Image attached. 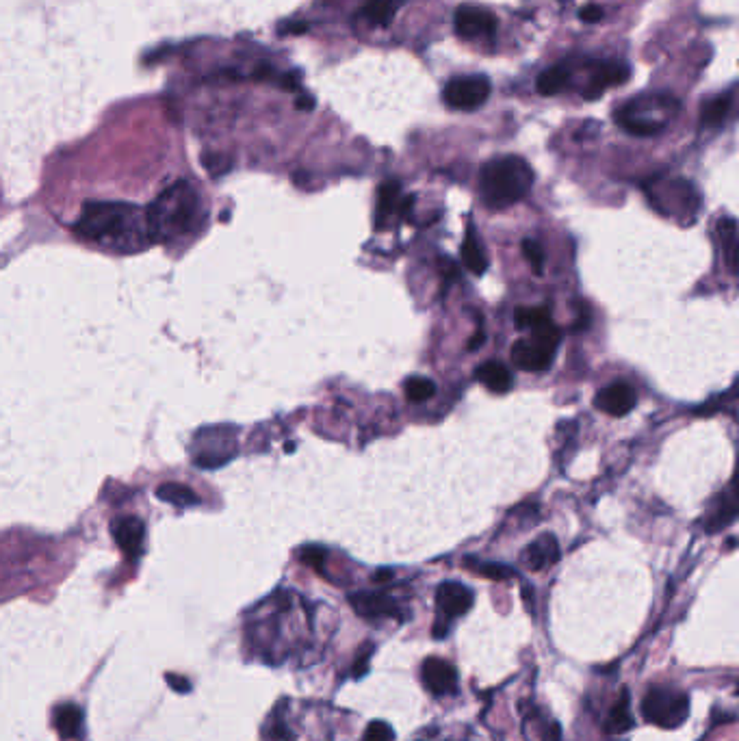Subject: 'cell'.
<instances>
[{
    "label": "cell",
    "mask_w": 739,
    "mask_h": 741,
    "mask_svg": "<svg viewBox=\"0 0 739 741\" xmlns=\"http://www.w3.org/2000/svg\"><path fill=\"white\" fill-rule=\"evenodd\" d=\"M299 558H302L304 564L313 566V568H316V570H324L327 553L321 547H306L302 553H299Z\"/></svg>",
    "instance_id": "32"
},
{
    "label": "cell",
    "mask_w": 739,
    "mask_h": 741,
    "mask_svg": "<svg viewBox=\"0 0 739 741\" xmlns=\"http://www.w3.org/2000/svg\"><path fill=\"white\" fill-rule=\"evenodd\" d=\"M235 455V438L228 427H209L195 436L193 464L200 469H219Z\"/></svg>",
    "instance_id": "7"
},
{
    "label": "cell",
    "mask_w": 739,
    "mask_h": 741,
    "mask_svg": "<svg viewBox=\"0 0 739 741\" xmlns=\"http://www.w3.org/2000/svg\"><path fill=\"white\" fill-rule=\"evenodd\" d=\"M570 81H573V66L568 61H564L542 72L538 76L536 87L542 96H557V94H562L568 87Z\"/></svg>",
    "instance_id": "19"
},
{
    "label": "cell",
    "mask_w": 739,
    "mask_h": 741,
    "mask_svg": "<svg viewBox=\"0 0 739 741\" xmlns=\"http://www.w3.org/2000/svg\"><path fill=\"white\" fill-rule=\"evenodd\" d=\"M432 633H434L436 639H445L447 633H449V620H447V618L438 616V620L434 624V631H432Z\"/></svg>",
    "instance_id": "39"
},
{
    "label": "cell",
    "mask_w": 739,
    "mask_h": 741,
    "mask_svg": "<svg viewBox=\"0 0 739 741\" xmlns=\"http://www.w3.org/2000/svg\"><path fill=\"white\" fill-rule=\"evenodd\" d=\"M404 3L405 0H367V4L362 7V18L369 20L373 26L387 29L399 9L404 7Z\"/></svg>",
    "instance_id": "21"
},
{
    "label": "cell",
    "mask_w": 739,
    "mask_h": 741,
    "mask_svg": "<svg viewBox=\"0 0 739 741\" xmlns=\"http://www.w3.org/2000/svg\"><path fill=\"white\" fill-rule=\"evenodd\" d=\"M642 716L659 728H679L690 716V696L668 685H654L642 701Z\"/></svg>",
    "instance_id": "6"
},
{
    "label": "cell",
    "mask_w": 739,
    "mask_h": 741,
    "mask_svg": "<svg viewBox=\"0 0 739 741\" xmlns=\"http://www.w3.org/2000/svg\"><path fill=\"white\" fill-rule=\"evenodd\" d=\"M395 737L393 728L387 722H371L364 730V741H390Z\"/></svg>",
    "instance_id": "31"
},
{
    "label": "cell",
    "mask_w": 739,
    "mask_h": 741,
    "mask_svg": "<svg viewBox=\"0 0 739 741\" xmlns=\"http://www.w3.org/2000/svg\"><path fill=\"white\" fill-rule=\"evenodd\" d=\"M156 496L161 501L170 503V505H176V507H193L200 503V496L195 495V492L189 488V486H183V484H163L156 488Z\"/></svg>",
    "instance_id": "24"
},
{
    "label": "cell",
    "mask_w": 739,
    "mask_h": 741,
    "mask_svg": "<svg viewBox=\"0 0 739 741\" xmlns=\"http://www.w3.org/2000/svg\"><path fill=\"white\" fill-rule=\"evenodd\" d=\"M401 200V187L397 180H388L379 187V198H378V226H384V219L397 209Z\"/></svg>",
    "instance_id": "25"
},
{
    "label": "cell",
    "mask_w": 739,
    "mask_h": 741,
    "mask_svg": "<svg viewBox=\"0 0 739 741\" xmlns=\"http://www.w3.org/2000/svg\"><path fill=\"white\" fill-rule=\"evenodd\" d=\"M633 727V718L629 713V693H622L620 702H616L607 718V733H627Z\"/></svg>",
    "instance_id": "26"
},
{
    "label": "cell",
    "mask_w": 739,
    "mask_h": 741,
    "mask_svg": "<svg viewBox=\"0 0 739 741\" xmlns=\"http://www.w3.org/2000/svg\"><path fill=\"white\" fill-rule=\"evenodd\" d=\"M421 679H423V685L427 687V692H432L434 696H449V693L456 692L458 687V672L451 664L441 657H430L423 661V668H421Z\"/></svg>",
    "instance_id": "12"
},
{
    "label": "cell",
    "mask_w": 739,
    "mask_h": 741,
    "mask_svg": "<svg viewBox=\"0 0 739 741\" xmlns=\"http://www.w3.org/2000/svg\"><path fill=\"white\" fill-rule=\"evenodd\" d=\"M74 232L83 241L118 254L141 252L152 243L146 209L124 202L85 204Z\"/></svg>",
    "instance_id": "1"
},
{
    "label": "cell",
    "mask_w": 739,
    "mask_h": 741,
    "mask_svg": "<svg viewBox=\"0 0 739 741\" xmlns=\"http://www.w3.org/2000/svg\"><path fill=\"white\" fill-rule=\"evenodd\" d=\"M651 195H666L668 206H663L662 213L668 217L677 215H694L699 210V193L694 192L690 183L685 180H672L663 187V192H651Z\"/></svg>",
    "instance_id": "15"
},
{
    "label": "cell",
    "mask_w": 739,
    "mask_h": 741,
    "mask_svg": "<svg viewBox=\"0 0 739 741\" xmlns=\"http://www.w3.org/2000/svg\"><path fill=\"white\" fill-rule=\"evenodd\" d=\"M530 338H521L512 347V362L527 373H542L553 364L556 349L559 345V330L551 323L530 330Z\"/></svg>",
    "instance_id": "5"
},
{
    "label": "cell",
    "mask_w": 739,
    "mask_h": 741,
    "mask_svg": "<svg viewBox=\"0 0 739 741\" xmlns=\"http://www.w3.org/2000/svg\"><path fill=\"white\" fill-rule=\"evenodd\" d=\"M113 538L118 547L130 562H135L144 550V538L146 527L139 518L135 516H121L113 521Z\"/></svg>",
    "instance_id": "14"
},
{
    "label": "cell",
    "mask_w": 739,
    "mask_h": 741,
    "mask_svg": "<svg viewBox=\"0 0 739 741\" xmlns=\"http://www.w3.org/2000/svg\"><path fill=\"white\" fill-rule=\"evenodd\" d=\"M559 559V544L556 536H540L538 540H533V542L522 550V566L525 568L533 570V573H538V570H545L548 566H556Z\"/></svg>",
    "instance_id": "17"
},
{
    "label": "cell",
    "mask_w": 739,
    "mask_h": 741,
    "mask_svg": "<svg viewBox=\"0 0 739 741\" xmlns=\"http://www.w3.org/2000/svg\"><path fill=\"white\" fill-rule=\"evenodd\" d=\"M295 107L299 111H313L315 109V98L308 96V94H302V96L298 98V103H295Z\"/></svg>",
    "instance_id": "40"
},
{
    "label": "cell",
    "mask_w": 739,
    "mask_h": 741,
    "mask_svg": "<svg viewBox=\"0 0 739 741\" xmlns=\"http://www.w3.org/2000/svg\"><path fill=\"white\" fill-rule=\"evenodd\" d=\"M167 679V685L172 687L174 692H178V693H187V692H191V683H189L187 679H184V676H181V674H167L165 676Z\"/></svg>",
    "instance_id": "36"
},
{
    "label": "cell",
    "mask_w": 739,
    "mask_h": 741,
    "mask_svg": "<svg viewBox=\"0 0 739 741\" xmlns=\"http://www.w3.org/2000/svg\"><path fill=\"white\" fill-rule=\"evenodd\" d=\"M516 321L525 330H536V327L551 323V315L547 308H521L516 312Z\"/></svg>",
    "instance_id": "29"
},
{
    "label": "cell",
    "mask_w": 739,
    "mask_h": 741,
    "mask_svg": "<svg viewBox=\"0 0 739 741\" xmlns=\"http://www.w3.org/2000/svg\"><path fill=\"white\" fill-rule=\"evenodd\" d=\"M637 404L636 390L627 382H614L596 395L594 406L610 416H627Z\"/></svg>",
    "instance_id": "13"
},
{
    "label": "cell",
    "mask_w": 739,
    "mask_h": 741,
    "mask_svg": "<svg viewBox=\"0 0 739 741\" xmlns=\"http://www.w3.org/2000/svg\"><path fill=\"white\" fill-rule=\"evenodd\" d=\"M350 605L362 618L397 616V603L384 592H356L350 594Z\"/></svg>",
    "instance_id": "16"
},
{
    "label": "cell",
    "mask_w": 739,
    "mask_h": 741,
    "mask_svg": "<svg viewBox=\"0 0 739 741\" xmlns=\"http://www.w3.org/2000/svg\"><path fill=\"white\" fill-rule=\"evenodd\" d=\"M583 67H588V85L582 89L585 100L601 98L607 89L625 85L631 76V67L625 61H583Z\"/></svg>",
    "instance_id": "9"
},
{
    "label": "cell",
    "mask_w": 739,
    "mask_h": 741,
    "mask_svg": "<svg viewBox=\"0 0 739 741\" xmlns=\"http://www.w3.org/2000/svg\"><path fill=\"white\" fill-rule=\"evenodd\" d=\"M462 261L467 264V269L475 275H482L488 269V258H485L484 246L479 243L475 232L471 230L467 235V241L462 243Z\"/></svg>",
    "instance_id": "23"
},
{
    "label": "cell",
    "mask_w": 739,
    "mask_h": 741,
    "mask_svg": "<svg viewBox=\"0 0 739 741\" xmlns=\"http://www.w3.org/2000/svg\"><path fill=\"white\" fill-rule=\"evenodd\" d=\"M278 83L282 85V89H289V92H295L302 85V74L299 72H287L282 76H278Z\"/></svg>",
    "instance_id": "35"
},
{
    "label": "cell",
    "mask_w": 739,
    "mask_h": 741,
    "mask_svg": "<svg viewBox=\"0 0 739 741\" xmlns=\"http://www.w3.org/2000/svg\"><path fill=\"white\" fill-rule=\"evenodd\" d=\"M533 187V169L525 158L508 155L488 161L479 174V192L490 209H510L519 204Z\"/></svg>",
    "instance_id": "3"
},
{
    "label": "cell",
    "mask_w": 739,
    "mask_h": 741,
    "mask_svg": "<svg viewBox=\"0 0 739 741\" xmlns=\"http://www.w3.org/2000/svg\"><path fill=\"white\" fill-rule=\"evenodd\" d=\"M475 378L482 382L485 388L490 390V393H497V395H503L508 393L512 388V384H514V378H512L510 369L505 367L503 362H484L482 367H477V373H475Z\"/></svg>",
    "instance_id": "18"
},
{
    "label": "cell",
    "mask_w": 739,
    "mask_h": 741,
    "mask_svg": "<svg viewBox=\"0 0 739 741\" xmlns=\"http://www.w3.org/2000/svg\"><path fill=\"white\" fill-rule=\"evenodd\" d=\"M490 96V81L484 74H468L456 76L445 85L442 100L449 109L456 111H477L484 107Z\"/></svg>",
    "instance_id": "8"
},
{
    "label": "cell",
    "mask_w": 739,
    "mask_h": 741,
    "mask_svg": "<svg viewBox=\"0 0 739 741\" xmlns=\"http://www.w3.org/2000/svg\"><path fill=\"white\" fill-rule=\"evenodd\" d=\"M467 566L473 570V573L488 576L493 581H508L516 573L510 568V566L503 564H493V562H475V559H467Z\"/></svg>",
    "instance_id": "28"
},
{
    "label": "cell",
    "mask_w": 739,
    "mask_h": 741,
    "mask_svg": "<svg viewBox=\"0 0 739 741\" xmlns=\"http://www.w3.org/2000/svg\"><path fill=\"white\" fill-rule=\"evenodd\" d=\"M473 592L471 587L458 584V581H447V584H441L436 590V607L438 613L447 620L451 618H460L473 607Z\"/></svg>",
    "instance_id": "11"
},
{
    "label": "cell",
    "mask_w": 739,
    "mask_h": 741,
    "mask_svg": "<svg viewBox=\"0 0 739 741\" xmlns=\"http://www.w3.org/2000/svg\"><path fill=\"white\" fill-rule=\"evenodd\" d=\"M371 646H367V648L362 650L361 655H358V661L356 665H353V676H364V672H367V665H369V657H371Z\"/></svg>",
    "instance_id": "38"
},
{
    "label": "cell",
    "mask_w": 739,
    "mask_h": 741,
    "mask_svg": "<svg viewBox=\"0 0 739 741\" xmlns=\"http://www.w3.org/2000/svg\"><path fill=\"white\" fill-rule=\"evenodd\" d=\"M603 7H599V4H585V7L579 9V18H582V22L585 24H596L603 20Z\"/></svg>",
    "instance_id": "34"
},
{
    "label": "cell",
    "mask_w": 739,
    "mask_h": 741,
    "mask_svg": "<svg viewBox=\"0 0 739 741\" xmlns=\"http://www.w3.org/2000/svg\"><path fill=\"white\" fill-rule=\"evenodd\" d=\"M453 26L456 33L462 40H482V37H490L497 29V20L488 9L477 7V4H462L456 9L453 15Z\"/></svg>",
    "instance_id": "10"
},
{
    "label": "cell",
    "mask_w": 739,
    "mask_h": 741,
    "mask_svg": "<svg viewBox=\"0 0 739 741\" xmlns=\"http://www.w3.org/2000/svg\"><path fill=\"white\" fill-rule=\"evenodd\" d=\"M404 393L408 401H413V404H421V401L432 399V397L436 395V384L427 378H410V379H405Z\"/></svg>",
    "instance_id": "27"
},
{
    "label": "cell",
    "mask_w": 739,
    "mask_h": 741,
    "mask_svg": "<svg viewBox=\"0 0 739 741\" xmlns=\"http://www.w3.org/2000/svg\"><path fill=\"white\" fill-rule=\"evenodd\" d=\"M679 111V103L666 94L633 98L616 111V124L636 137H653L666 129L668 120Z\"/></svg>",
    "instance_id": "4"
},
{
    "label": "cell",
    "mask_w": 739,
    "mask_h": 741,
    "mask_svg": "<svg viewBox=\"0 0 739 741\" xmlns=\"http://www.w3.org/2000/svg\"><path fill=\"white\" fill-rule=\"evenodd\" d=\"M55 728L63 739H76L83 733V711L76 705H61L55 711Z\"/></svg>",
    "instance_id": "22"
},
{
    "label": "cell",
    "mask_w": 739,
    "mask_h": 741,
    "mask_svg": "<svg viewBox=\"0 0 739 741\" xmlns=\"http://www.w3.org/2000/svg\"><path fill=\"white\" fill-rule=\"evenodd\" d=\"M152 243H167L189 235L202 215L200 195L187 180L172 184L146 209Z\"/></svg>",
    "instance_id": "2"
},
{
    "label": "cell",
    "mask_w": 739,
    "mask_h": 741,
    "mask_svg": "<svg viewBox=\"0 0 739 741\" xmlns=\"http://www.w3.org/2000/svg\"><path fill=\"white\" fill-rule=\"evenodd\" d=\"M733 103H735V89H728V92L717 94L716 98L707 100L703 109H700V121H703V126L716 129V126L725 124L733 111Z\"/></svg>",
    "instance_id": "20"
},
{
    "label": "cell",
    "mask_w": 739,
    "mask_h": 741,
    "mask_svg": "<svg viewBox=\"0 0 739 741\" xmlns=\"http://www.w3.org/2000/svg\"><path fill=\"white\" fill-rule=\"evenodd\" d=\"M390 576H393V573H390V570H382V573L373 575V581H387V579H390Z\"/></svg>",
    "instance_id": "41"
},
{
    "label": "cell",
    "mask_w": 739,
    "mask_h": 741,
    "mask_svg": "<svg viewBox=\"0 0 739 741\" xmlns=\"http://www.w3.org/2000/svg\"><path fill=\"white\" fill-rule=\"evenodd\" d=\"M308 31V24L306 22H282L278 26L280 35H302Z\"/></svg>",
    "instance_id": "37"
},
{
    "label": "cell",
    "mask_w": 739,
    "mask_h": 741,
    "mask_svg": "<svg viewBox=\"0 0 739 741\" xmlns=\"http://www.w3.org/2000/svg\"><path fill=\"white\" fill-rule=\"evenodd\" d=\"M202 161H204V167H207L209 174H213V176H218V174H224L226 169L230 167L228 158H221L218 155H210V156L204 155Z\"/></svg>",
    "instance_id": "33"
},
{
    "label": "cell",
    "mask_w": 739,
    "mask_h": 741,
    "mask_svg": "<svg viewBox=\"0 0 739 741\" xmlns=\"http://www.w3.org/2000/svg\"><path fill=\"white\" fill-rule=\"evenodd\" d=\"M522 254H525L527 263L536 269L538 273L542 272V264H545V252H542V246L533 239L522 241Z\"/></svg>",
    "instance_id": "30"
}]
</instances>
